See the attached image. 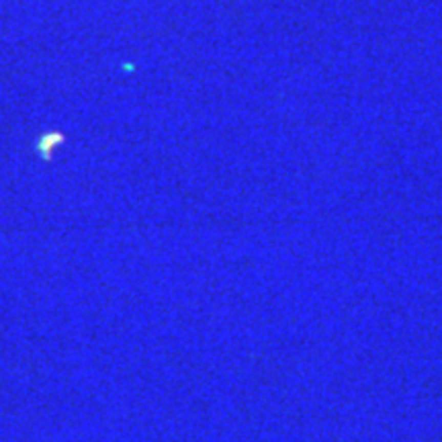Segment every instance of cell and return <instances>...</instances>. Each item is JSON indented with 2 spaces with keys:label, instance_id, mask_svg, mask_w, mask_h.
I'll list each match as a JSON object with an SVG mask.
<instances>
[{
  "label": "cell",
  "instance_id": "6da1fadb",
  "mask_svg": "<svg viewBox=\"0 0 442 442\" xmlns=\"http://www.w3.org/2000/svg\"><path fill=\"white\" fill-rule=\"evenodd\" d=\"M66 139V135L57 133V131H45L37 141H35V152L41 156V160H51V154L57 145H61Z\"/></svg>",
  "mask_w": 442,
  "mask_h": 442
}]
</instances>
